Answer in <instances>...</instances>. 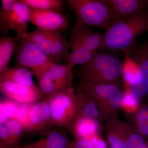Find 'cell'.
Masks as SVG:
<instances>
[{
	"instance_id": "obj_1",
	"label": "cell",
	"mask_w": 148,
	"mask_h": 148,
	"mask_svg": "<svg viewBox=\"0 0 148 148\" xmlns=\"http://www.w3.org/2000/svg\"><path fill=\"white\" fill-rule=\"evenodd\" d=\"M148 31V7L122 17L105 31L99 50L133 49L138 37Z\"/></svg>"
},
{
	"instance_id": "obj_2",
	"label": "cell",
	"mask_w": 148,
	"mask_h": 148,
	"mask_svg": "<svg viewBox=\"0 0 148 148\" xmlns=\"http://www.w3.org/2000/svg\"><path fill=\"white\" fill-rule=\"evenodd\" d=\"M123 70V64L114 56L98 52L90 61L82 66L81 82L115 84Z\"/></svg>"
},
{
	"instance_id": "obj_3",
	"label": "cell",
	"mask_w": 148,
	"mask_h": 148,
	"mask_svg": "<svg viewBox=\"0 0 148 148\" xmlns=\"http://www.w3.org/2000/svg\"><path fill=\"white\" fill-rule=\"evenodd\" d=\"M77 21L88 27L106 31L115 21L113 13L106 0H68Z\"/></svg>"
},
{
	"instance_id": "obj_4",
	"label": "cell",
	"mask_w": 148,
	"mask_h": 148,
	"mask_svg": "<svg viewBox=\"0 0 148 148\" xmlns=\"http://www.w3.org/2000/svg\"><path fill=\"white\" fill-rule=\"evenodd\" d=\"M47 100L51 113V127L69 129L80 110L73 88L58 90Z\"/></svg>"
},
{
	"instance_id": "obj_5",
	"label": "cell",
	"mask_w": 148,
	"mask_h": 148,
	"mask_svg": "<svg viewBox=\"0 0 148 148\" xmlns=\"http://www.w3.org/2000/svg\"><path fill=\"white\" fill-rule=\"evenodd\" d=\"M16 65L29 69L38 81L55 63L34 44L21 38L14 55Z\"/></svg>"
},
{
	"instance_id": "obj_6",
	"label": "cell",
	"mask_w": 148,
	"mask_h": 148,
	"mask_svg": "<svg viewBox=\"0 0 148 148\" xmlns=\"http://www.w3.org/2000/svg\"><path fill=\"white\" fill-rule=\"evenodd\" d=\"M30 22L37 29L51 32H64L70 27L69 18L60 12L31 9Z\"/></svg>"
},
{
	"instance_id": "obj_7",
	"label": "cell",
	"mask_w": 148,
	"mask_h": 148,
	"mask_svg": "<svg viewBox=\"0 0 148 148\" xmlns=\"http://www.w3.org/2000/svg\"><path fill=\"white\" fill-rule=\"evenodd\" d=\"M131 51V58L139 67V77L137 82L129 85L130 92L136 98H142L148 93V40Z\"/></svg>"
},
{
	"instance_id": "obj_8",
	"label": "cell",
	"mask_w": 148,
	"mask_h": 148,
	"mask_svg": "<svg viewBox=\"0 0 148 148\" xmlns=\"http://www.w3.org/2000/svg\"><path fill=\"white\" fill-rule=\"evenodd\" d=\"M103 39L102 34L94 32L90 27L77 20L71 31L69 41L72 45L77 46L91 51H98Z\"/></svg>"
},
{
	"instance_id": "obj_9",
	"label": "cell",
	"mask_w": 148,
	"mask_h": 148,
	"mask_svg": "<svg viewBox=\"0 0 148 148\" xmlns=\"http://www.w3.org/2000/svg\"><path fill=\"white\" fill-rule=\"evenodd\" d=\"M80 86L93 99L108 101L113 108H119L121 106L123 96L116 84L81 82Z\"/></svg>"
},
{
	"instance_id": "obj_10",
	"label": "cell",
	"mask_w": 148,
	"mask_h": 148,
	"mask_svg": "<svg viewBox=\"0 0 148 148\" xmlns=\"http://www.w3.org/2000/svg\"><path fill=\"white\" fill-rule=\"evenodd\" d=\"M1 93L18 103L33 104L41 99L38 87L31 88L10 82L0 81Z\"/></svg>"
},
{
	"instance_id": "obj_11",
	"label": "cell",
	"mask_w": 148,
	"mask_h": 148,
	"mask_svg": "<svg viewBox=\"0 0 148 148\" xmlns=\"http://www.w3.org/2000/svg\"><path fill=\"white\" fill-rule=\"evenodd\" d=\"M51 113L47 99H41L31 105L28 132H42L51 127Z\"/></svg>"
},
{
	"instance_id": "obj_12",
	"label": "cell",
	"mask_w": 148,
	"mask_h": 148,
	"mask_svg": "<svg viewBox=\"0 0 148 148\" xmlns=\"http://www.w3.org/2000/svg\"><path fill=\"white\" fill-rule=\"evenodd\" d=\"M40 138L21 146L27 148H69L72 142L62 128H50L42 132Z\"/></svg>"
},
{
	"instance_id": "obj_13",
	"label": "cell",
	"mask_w": 148,
	"mask_h": 148,
	"mask_svg": "<svg viewBox=\"0 0 148 148\" xmlns=\"http://www.w3.org/2000/svg\"><path fill=\"white\" fill-rule=\"evenodd\" d=\"M30 16L31 9L21 0H17L10 13V30L19 36L27 34L29 32L28 24L30 22Z\"/></svg>"
},
{
	"instance_id": "obj_14",
	"label": "cell",
	"mask_w": 148,
	"mask_h": 148,
	"mask_svg": "<svg viewBox=\"0 0 148 148\" xmlns=\"http://www.w3.org/2000/svg\"><path fill=\"white\" fill-rule=\"evenodd\" d=\"M99 125L97 119L86 117L79 112L68 130L76 138L90 139L96 135Z\"/></svg>"
},
{
	"instance_id": "obj_15",
	"label": "cell",
	"mask_w": 148,
	"mask_h": 148,
	"mask_svg": "<svg viewBox=\"0 0 148 148\" xmlns=\"http://www.w3.org/2000/svg\"><path fill=\"white\" fill-rule=\"evenodd\" d=\"M113 13L115 21L132 14L148 6V0H106Z\"/></svg>"
},
{
	"instance_id": "obj_16",
	"label": "cell",
	"mask_w": 148,
	"mask_h": 148,
	"mask_svg": "<svg viewBox=\"0 0 148 148\" xmlns=\"http://www.w3.org/2000/svg\"><path fill=\"white\" fill-rule=\"evenodd\" d=\"M0 81L10 82L31 88L38 87L34 82L31 71L18 65L8 67L1 74Z\"/></svg>"
},
{
	"instance_id": "obj_17",
	"label": "cell",
	"mask_w": 148,
	"mask_h": 148,
	"mask_svg": "<svg viewBox=\"0 0 148 148\" xmlns=\"http://www.w3.org/2000/svg\"><path fill=\"white\" fill-rule=\"evenodd\" d=\"M51 60L59 63L70 52L71 43L59 32H48Z\"/></svg>"
},
{
	"instance_id": "obj_18",
	"label": "cell",
	"mask_w": 148,
	"mask_h": 148,
	"mask_svg": "<svg viewBox=\"0 0 148 148\" xmlns=\"http://www.w3.org/2000/svg\"><path fill=\"white\" fill-rule=\"evenodd\" d=\"M73 68L68 64L55 63L49 69L57 90L71 87L73 79Z\"/></svg>"
},
{
	"instance_id": "obj_19",
	"label": "cell",
	"mask_w": 148,
	"mask_h": 148,
	"mask_svg": "<svg viewBox=\"0 0 148 148\" xmlns=\"http://www.w3.org/2000/svg\"><path fill=\"white\" fill-rule=\"evenodd\" d=\"M21 38L18 35L13 37H0V75L8 68V64L15 54L17 44Z\"/></svg>"
},
{
	"instance_id": "obj_20",
	"label": "cell",
	"mask_w": 148,
	"mask_h": 148,
	"mask_svg": "<svg viewBox=\"0 0 148 148\" xmlns=\"http://www.w3.org/2000/svg\"><path fill=\"white\" fill-rule=\"evenodd\" d=\"M71 51H70L63 60L66 64L73 68L76 65L82 66L88 63L98 52L75 45H71Z\"/></svg>"
},
{
	"instance_id": "obj_21",
	"label": "cell",
	"mask_w": 148,
	"mask_h": 148,
	"mask_svg": "<svg viewBox=\"0 0 148 148\" xmlns=\"http://www.w3.org/2000/svg\"><path fill=\"white\" fill-rule=\"evenodd\" d=\"M20 36L34 44L51 60L48 32L36 28L34 31L28 32Z\"/></svg>"
},
{
	"instance_id": "obj_22",
	"label": "cell",
	"mask_w": 148,
	"mask_h": 148,
	"mask_svg": "<svg viewBox=\"0 0 148 148\" xmlns=\"http://www.w3.org/2000/svg\"><path fill=\"white\" fill-rule=\"evenodd\" d=\"M17 0H2L0 8V31L2 36H7L10 30L11 12Z\"/></svg>"
},
{
	"instance_id": "obj_23",
	"label": "cell",
	"mask_w": 148,
	"mask_h": 148,
	"mask_svg": "<svg viewBox=\"0 0 148 148\" xmlns=\"http://www.w3.org/2000/svg\"><path fill=\"white\" fill-rule=\"evenodd\" d=\"M31 9L60 12L64 6L61 0H21Z\"/></svg>"
},
{
	"instance_id": "obj_24",
	"label": "cell",
	"mask_w": 148,
	"mask_h": 148,
	"mask_svg": "<svg viewBox=\"0 0 148 148\" xmlns=\"http://www.w3.org/2000/svg\"><path fill=\"white\" fill-rule=\"evenodd\" d=\"M126 58L123 64L122 74L128 85L134 84L139 79V69L138 64L130 56L129 51H125Z\"/></svg>"
},
{
	"instance_id": "obj_25",
	"label": "cell",
	"mask_w": 148,
	"mask_h": 148,
	"mask_svg": "<svg viewBox=\"0 0 148 148\" xmlns=\"http://www.w3.org/2000/svg\"><path fill=\"white\" fill-rule=\"evenodd\" d=\"M38 82V87L41 99H47L51 95L58 91L49 70L41 77Z\"/></svg>"
},
{
	"instance_id": "obj_26",
	"label": "cell",
	"mask_w": 148,
	"mask_h": 148,
	"mask_svg": "<svg viewBox=\"0 0 148 148\" xmlns=\"http://www.w3.org/2000/svg\"><path fill=\"white\" fill-rule=\"evenodd\" d=\"M10 138L16 148H22L20 142L26 130L23 125L16 119H10L5 125Z\"/></svg>"
},
{
	"instance_id": "obj_27",
	"label": "cell",
	"mask_w": 148,
	"mask_h": 148,
	"mask_svg": "<svg viewBox=\"0 0 148 148\" xmlns=\"http://www.w3.org/2000/svg\"><path fill=\"white\" fill-rule=\"evenodd\" d=\"M20 103L13 101L9 98H1L0 101V109L4 111L9 119H15Z\"/></svg>"
},
{
	"instance_id": "obj_28",
	"label": "cell",
	"mask_w": 148,
	"mask_h": 148,
	"mask_svg": "<svg viewBox=\"0 0 148 148\" xmlns=\"http://www.w3.org/2000/svg\"><path fill=\"white\" fill-rule=\"evenodd\" d=\"M136 119L138 132L140 134L148 136V106L141 107L137 114Z\"/></svg>"
},
{
	"instance_id": "obj_29",
	"label": "cell",
	"mask_w": 148,
	"mask_h": 148,
	"mask_svg": "<svg viewBox=\"0 0 148 148\" xmlns=\"http://www.w3.org/2000/svg\"><path fill=\"white\" fill-rule=\"evenodd\" d=\"M32 104L20 103L18 112L15 119L24 127L26 132H28L29 125V111Z\"/></svg>"
},
{
	"instance_id": "obj_30",
	"label": "cell",
	"mask_w": 148,
	"mask_h": 148,
	"mask_svg": "<svg viewBox=\"0 0 148 148\" xmlns=\"http://www.w3.org/2000/svg\"><path fill=\"white\" fill-rule=\"evenodd\" d=\"M125 142L126 148H145L148 147L145 139L137 134L130 135Z\"/></svg>"
},
{
	"instance_id": "obj_31",
	"label": "cell",
	"mask_w": 148,
	"mask_h": 148,
	"mask_svg": "<svg viewBox=\"0 0 148 148\" xmlns=\"http://www.w3.org/2000/svg\"><path fill=\"white\" fill-rule=\"evenodd\" d=\"M0 148H16L5 125H0Z\"/></svg>"
},
{
	"instance_id": "obj_32",
	"label": "cell",
	"mask_w": 148,
	"mask_h": 148,
	"mask_svg": "<svg viewBox=\"0 0 148 148\" xmlns=\"http://www.w3.org/2000/svg\"><path fill=\"white\" fill-rule=\"evenodd\" d=\"M121 104L127 109L135 108L138 106V98L133 96L130 91L127 92L123 97Z\"/></svg>"
},
{
	"instance_id": "obj_33",
	"label": "cell",
	"mask_w": 148,
	"mask_h": 148,
	"mask_svg": "<svg viewBox=\"0 0 148 148\" xmlns=\"http://www.w3.org/2000/svg\"><path fill=\"white\" fill-rule=\"evenodd\" d=\"M69 148H95L90 140L86 138H76Z\"/></svg>"
},
{
	"instance_id": "obj_34",
	"label": "cell",
	"mask_w": 148,
	"mask_h": 148,
	"mask_svg": "<svg viewBox=\"0 0 148 148\" xmlns=\"http://www.w3.org/2000/svg\"><path fill=\"white\" fill-rule=\"evenodd\" d=\"M108 141L110 148H126L125 142H124L116 135H109Z\"/></svg>"
},
{
	"instance_id": "obj_35",
	"label": "cell",
	"mask_w": 148,
	"mask_h": 148,
	"mask_svg": "<svg viewBox=\"0 0 148 148\" xmlns=\"http://www.w3.org/2000/svg\"><path fill=\"white\" fill-rule=\"evenodd\" d=\"M89 140L95 148H108L106 142L96 135L93 136Z\"/></svg>"
},
{
	"instance_id": "obj_36",
	"label": "cell",
	"mask_w": 148,
	"mask_h": 148,
	"mask_svg": "<svg viewBox=\"0 0 148 148\" xmlns=\"http://www.w3.org/2000/svg\"><path fill=\"white\" fill-rule=\"evenodd\" d=\"M145 148H148V147H146Z\"/></svg>"
},
{
	"instance_id": "obj_37",
	"label": "cell",
	"mask_w": 148,
	"mask_h": 148,
	"mask_svg": "<svg viewBox=\"0 0 148 148\" xmlns=\"http://www.w3.org/2000/svg\"></svg>"
}]
</instances>
